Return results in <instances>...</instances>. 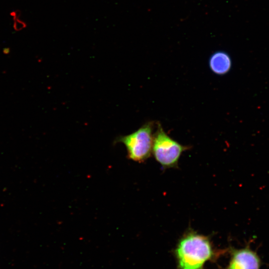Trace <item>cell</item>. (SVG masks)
<instances>
[{"instance_id": "obj_8", "label": "cell", "mask_w": 269, "mask_h": 269, "mask_svg": "<svg viewBox=\"0 0 269 269\" xmlns=\"http://www.w3.org/2000/svg\"><path fill=\"white\" fill-rule=\"evenodd\" d=\"M9 52V48H4L3 49V52L5 54L8 53Z\"/></svg>"}, {"instance_id": "obj_3", "label": "cell", "mask_w": 269, "mask_h": 269, "mask_svg": "<svg viewBox=\"0 0 269 269\" xmlns=\"http://www.w3.org/2000/svg\"><path fill=\"white\" fill-rule=\"evenodd\" d=\"M189 148L170 137L161 125L157 124L154 134L152 153L156 161L164 169L177 167L182 153Z\"/></svg>"}, {"instance_id": "obj_6", "label": "cell", "mask_w": 269, "mask_h": 269, "mask_svg": "<svg viewBox=\"0 0 269 269\" xmlns=\"http://www.w3.org/2000/svg\"><path fill=\"white\" fill-rule=\"evenodd\" d=\"M27 26L26 23L19 19L14 20L13 28L16 31H18Z\"/></svg>"}, {"instance_id": "obj_1", "label": "cell", "mask_w": 269, "mask_h": 269, "mask_svg": "<svg viewBox=\"0 0 269 269\" xmlns=\"http://www.w3.org/2000/svg\"><path fill=\"white\" fill-rule=\"evenodd\" d=\"M175 252L179 269H203L214 255L210 239L191 230L180 239Z\"/></svg>"}, {"instance_id": "obj_2", "label": "cell", "mask_w": 269, "mask_h": 269, "mask_svg": "<svg viewBox=\"0 0 269 269\" xmlns=\"http://www.w3.org/2000/svg\"><path fill=\"white\" fill-rule=\"evenodd\" d=\"M153 130V122H148L134 133L120 136L117 139V142L125 145L129 159L142 162L148 158L152 153Z\"/></svg>"}, {"instance_id": "obj_4", "label": "cell", "mask_w": 269, "mask_h": 269, "mask_svg": "<svg viewBox=\"0 0 269 269\" xmlns=\"http://www.w3.org/2000/svg\"><path fill=\"white\" fill-rule=\"evenodd\" d=\"M231 258L227 269H260L261 259L249 245L244 248L231 250Z\"/></svg>"}, {"instance_id": "obj_7", "label": "cell", "mask_w": 269, "mask_h": 269, "mask_svg": "<svg viewBox=\"0 0 269 269\" xmlns=\"http://www.w3.org/2000/svg\"><path fill=\"white\" fill-rule=\"evenodd\" d=\"M21 14V11L19 10H16L10 13V15L13 16V20L19 18Z\"/></svg>"}, {"instance_id": "obj_5", "label": "cell", "mask_w": 269, "mask_h": 269, "mask_svg": "<svg viewBox=\"0 0 269 269\" xmlns=\"http://www.w3.org/2000/svg\"><path fill=\"white\" fill-rule=\"evenodd\" d=\"M209 66L211 71L215 74L223 75L227 74L231 68V59L226 52L217 51L210 56Z\"/></svg>"}]
</instances>
